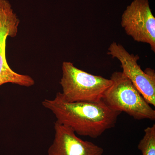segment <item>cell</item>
Wrapping results in <instances>:
<instances>
[{"label": "cell", "mask_w": 155, "mask_h": 155, "mask_svg": "<svg viewBox=\"0 0 155 155\" xmlns=\"http://www.w3.org/2000/svg\"><path fill=\"white\" fill-rule=\"evenodd\" d=\"M145 134L138 145L142 155H155V125L144 129Z\"/></svg>", "instance_id": "cell-8"}, {"label": "cell", "mask_w": 155, "mask_h": 155, "mask_svg": "<svg viewBox=\"0 0 155 155\" xmlns=\"http://www.w3.org/2000/svg\"><path fill=\"white\" fill-rule=\"evenodd\" d=\"M19 23V19L13 12L10 3L7 0H0V86L10 83L29 87L35 83L29 75L13 71L6 59V40L8 36L14 37L17 35Z\"/></svg>", "instance_id": "cell-4"}, {"label": "cell", "mask_w": 155, "mask_h": 155, "mask_svg": "<svg viewBox=\"0 0 155 155\" xmlns=\"http://www.w3.org/2000/svg\"><path fill=\"white\" fill-rule=\"evenodd\" d=\"M107 54L120 61L124 75L133 84L147 103L155 107L154 71L147 68L143 71L137 63L139 56L130 54L122 45L116 42L110 45Z\"/></svg>", "instance_id": "cell-5"}, {"label": "cell", "mask_w": 155, "mask_h": 155, "mask_svg": "<svg viewBox=\"0 0 155 155\" xmlns=\"http://www.w3.org/2000/svg\"><path fill=\"white\" fill-rule=\"evenodd\" d=\"M62 69L61 94L69 102L99 101L113 83L110 79L90 74L71 62H63Z\"/></svg>", "instance_id": "cell-2"}, {"label": "cell", "mask_w": 155, "mask_h": 155, "mask_svg": "<svg viewBox=\"0 0 155 155\" xmlns=\"http://www.w3.org/2000/svg\"><path fill=\"white\" fill-rule=\"evenodd\" d=\"M110 79L113 83L102 99L110 107L137 120L154 121L155 111L122 72H113Z\"/></svg>", "instance_id": "cell-3"}, {"label": "cell", "mask_w": 155, "mask_h": 155, "mask_svg": "<svg viewBox=\"0 0 155 155\" xmlns=\"http://www.w3.org/2000/svg\"><path fill=\"white\" fill-rule=\"evenodd\" d=\"M42 104L55 116L56 122L72 129L76 134L97 138L115 127L121 112L111 109L103 100L97 102H69L61 92Z\"/></svg>", "instance_id": "cell-1"}, {"label": "cell", "mask_w": 155, "mask_h": 155, "mask_svg": "<svg viewBox=\"0 0 155 155\" xmlns=\"http://www.w3.org/2000/svg\"><path fill=\"white\" fill-rule=\"evenodd\" d=\"M121 25L136 41L148 44L155 52V18L148 0H134L123 12Z\"/></svg>", "instance_id": "cell-6"}, {"label": "cell", "mask_w": 155, "mask_h": 155, "mask_svg": "<svg viewBox=\"0 0 155 155\" xmlns=\"http://www.w3.org/2000/svg\"><path fill=\"white\" fill-rule=\"evenodd\" d=\"M54 138L48 155H102L104 150L91 142L79 138L71 128L55 122Z\"/></svg>", "instance_id": "cell-7"}]
</instances>
